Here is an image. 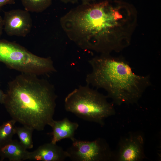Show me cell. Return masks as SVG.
<instances>
[{
	"label": "cell",
	"instance_id": "cell-1",
	"mask_svg": "<svg viewBox=\"0 0 161 161\" xmlns=\"http://www.w3.org/2000/svg\"><path fill=\"white\" fill-rule=\"evenodd\" d=\"M81 4L61 17L60 23L69 38L78 47L100 54L124 49L134 27L130 10L117 1Z\"/></svg>",
	"mask_w": 161,
	"mask_h": 161
},
{
	"label": "cell",
	"instance_id": "cell-2",
	"mask_svg": "<svg viewBox=\"0 0 161 161\" xmlns=\"http://www.w3.org/2000/svg\"><path fill=\"white\" fill-rule=\"evenodd\" d=\"M4 105L16 122L41 131L53 120L57 96L47 80L21 73L8 83Z\"/></svg>",
	"mask_w": 161,
	"mask_h": 161
},
{
	"label": "cell",
	"instance_id": "cell-3",
	"mask_svg": "<svg viewBox=\"0 0 161 161\" xmlns=\"http://www.w3.org/2000/svg\"><path fill=\"white\" fill-rule=\"evenodd\" d=\"M88 62L92 71L86 76L87 84L105 90L117 105L137 103L151 85L150 76L136 74L122 57L101 54Z\"/></svg>",
	"mask_w": 161,
	"mask_h": 161
},
{
	"label": "cell",
	"instance_id": "cell-4",
	"mask_svg": "<svg viewBox=\"0 0 161 161\" xmlns=\"http://www.w3.org/2000/svg\"><path fill=\"white\" fill-rule=\"evenodd\" d=\"M107 97L88 84L80 85L65 97L64 108L80 118L103 126L105 120L115 113Z\"/></svg>",
	"mask_w": 161,
	"mask_h": 161
},
{
	"label": "cell",
	"instance_id": "cell-5",
	"mask_svg": "<svg viewBox=\"0 0 161 161\" xmlns=\"http://www.w3.org/2000/svg\"><path fill=\"white\" fill-rule=\"evenodd\" d=\"M0 62L21 73L38 76L56 71L50 57L37 56L18 44L1 39Z\"/></svg>",
	"mask_w": 161,
	"mask_h": 161
},
{
	"label": "cell",
	"instance_id": "cell-6",
	"mask_svg": "<svg viewBox=\"0 0 161 161\" xmlns=\"http://www.w3.org/2000/svg\"><path fill=\"white\" fill-rule=\"evenodd\" d=\"M66 151L73 161H108L114 158V152L109 144L100 138L92 141L75 139Z\"/></svg>",
	"mask_w": 161,
	"mask_h": 161
},
{
	"label": "cell",
	"instance_id": "cell-7",
	"mask_svg": "<svg viewBox=\"0 0 161 161\" xmlns=\"http://www.w3.org/2000/svg\"><path fill=\"white\" fill-rule=\"evenodd\" d=\"M144 141L140 134L131 133L119 141L113 160L118 161H140L145 157Z\"/></svg>",
	"mask_w": 161,
	"mask_h": 161
},
{
	"label": "cell",
	"instance_id": "cell-8",
	"mask_svg": "<svg viewBox=\"0 0 161 161\" xmlns=\"http://www.w3.org/2000/svg\"><path fill=\"white\" fill-rule=\"evenodd\" d=\"M4 29L10 36L25 37L30 32L32 21L29 12L18 9L6 11L3 18Z\"/></svg>",
	"mask_w": 161,
	"mask_h": 161
},
{
	"label": "cell",
	"instance_id": "cell-9",
	"mask_svg": "<svg viewBox=\"0 0 161 161\" xmlns=\"http://www.w3.org/2000/svg\"><path fill=\"white\" fill-rule=\"evenodd\" d=\"M69 158L66 151L51 142L30 152L28 160L41 161H64Z\"/></svg>",
	"mask_w": 161,
	"mask_h": 161
},
{
	"label": "cell",
	"instance_id": "cell-10",
	"mask_svg": "<svg viewBox=\"0 0 161 161\" xmlns=\"http://www.w3.org/2000/svg\"><path fill=\"white\" fill-rule=\"evenodd\" d=\"M49 126L52 129V131L49 134L52 137L51 142L54 144L65 139L73 141L75 139V132L79 127L78 123L72 122L67 117L60 120H53Z\"/></svg>",
	"mask_w": 161,
	"mask_h": 161
},
{
	"label": "cell",
	"instance_id": "cell-11",
	"mask_svg": "<svg viewBox=\"0 0 161 161\" xmlns=\"http://www.w3.org/2000/svg\"><path fill=\"white\" fill-rule=\"evenodd\" d=\"M30 152L18 141L12 140L0 148L1 161L6 158L10 161H22L28 160Z\"/></svg>",
	"mask_w": 161,
	"mask_h": 161
},
{
	"label": "cell",
	"instance_id": "cell-12",
	"mask_svg": "<svg viewBox=\"0 0 161 161\" xmlns=\"http://www.w3.org/2000/svg\"><path fill=\"white\" fill-rule=\"evenodd\" d=\"M16 122L12 119L0 126V148L13 140V137L16 134Z\"/></svg>",
	"mask_w": 161,
	"mask_h": 161
},
{
	"label": "cell",
	"instance_id": "cell-13",
	"mask_svg": "<svg viewBox=\"0 0 161 161\" xmlns=\"http://www.w3.org/2000/svg\"><path fill=\"white\" fill-rule=\"evenodd\" d=\"M34 130L30 128L24 126L16 127L15 133L19 138V142L27 149L33 147L32 133Z\"/></svg>",
	"mask_w": 161,
	"mask_h": 161
},
{
	"label": "cell",
	"instance_id": "cell-14",
	"mask_svg": "<svg viewBox=\"0 0 161 161\" xmlns=\"http://www.w3.org/2000/svg\"><path fill=\"white\" fill-rule=\"evenodd\" d=\"M24 10L29 12L40 13L52 4V0H21Z\"/></svg>",
	"mask_w": 161,
	"mask_h": 161
},
{
	"label": "cell",
	"instance_id": "cell-15",
	"mask_svg": "<svg viewBox=\"0 0 161 161\" xmlns=\"http://www.w3.org/2000/svg\"><path fill=\"white\" fill-rule=\"evenodd\" d=\"M16 0H0V9L3 6L9 4H14Z\"/></svg>",
	"mask_w": 161,
	"mask_h": 161
},
{
	"label": "cell",
	"instance_id": "cell-16",
	"mask_svg": "<svg viewBox=\"0 0 161 161\" xmlns=\"http://www.w3.org/2000/svg\"><path fill=\"white\" fill-rule=\"evenodd\" d=\"M6 94L4 93L1 89H0V103L4 104L6 97Z\"/></svg>",
	"mask_w": 161,
	"mask_h": 161
},
{
	"label": "cell",
	"instance_id": "cell-17",
	"mask_svg": "<svg viewBox=\"0 0 161 161\" xmlns=\"http://www.w3.org/2000/svg\"><path fill=\"white\" fill-rule=\"evenodd\" d=\"M4 29V22L3 18L0 16V39L2 34V31Z\"/></svg>",
	"mask_w": 161,
	"mask_h": 161
},
{
	"label": "cell",
	"instance_id": "cell-18",
	"mask_svg": "<svg viewBox=\"0 0 161 161\" xmlns=\"http://www.w3.org/2000/svg\"><path fill=\"white\" fill-rule=\"evenodd\" d=\"M64 3H71L75 4L78 2V0H60Z\"/></svg>",
	"mask_w": 161,
	"mask_h": 161
},
{
	"label": "cell",
	"instance_id": "cell-19",
	"mask_svg": "<svg viewBox=\"0 0 161 161\" xmlns=\"http://www.w3.org/2000/svg\"><path fill=\"white\" fill-rule=\"evenodd\" d=\"M95 0H81L82 4H88L94 2Z\"/></svg>",
	"mask_w": 161,
	"mask_h": 161
},
{
	"label": "cell",
	"instance_id": "cell-20",
	"mask_svg": "<svg viewBox=\"0 0 161 161\" xmlns=\"http://www.w3.org/2000/svg\"></svg>",
	"mask_w": 161,
	"mask_h": 161
}]
</instances>
